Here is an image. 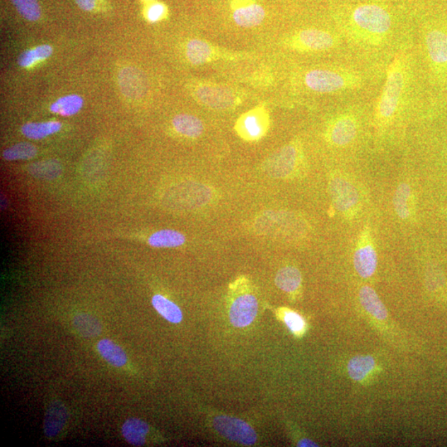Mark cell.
Segmentation results:
<instances>
[{"label":"cell","instance_id":"obj_12","mask_svg":"<svg viewBox=\"0 0 447 447\" xmlns=\"http://www.w3.org/2000/svg\"><path fill=\"white\" fill-rule=\"evenodd\" d=\"M196 96L203 105L216 110L232 108L239 102V99L231 90L214 85L199 86L196 90Z\"/></svg>","mask_w":447,"mask_h":447},{"label":"cell","instance_id":"obj_21","mask_svg":"<svg viewBox=\"0 0 447 447\" xmlns=\"http://www.w3.org/2000/svg\"><path fill=\"white\" fill-rule=\"evenodd\" d=\"M275 284L279 289L285 293H295L302 284V274L295 267H284L277 274Z\"/></svg>","mask_w":447,"mask_h":447},{"label":"cell","instance_id":"obj_38","mask_svg":"<svg viewBox=\"0 0 447 447\" xmlns=\"http://www.w3.org/2000/svg\"><path fill=\"white\" fill-rule=\"evenodd\" d=\"M298 446H318L315 442L310 441L308 439H303L301 441L298 445Z\"/></svg>","mask_w":447,"mask_h":447},{"label":"cell","instance_id":"obj_34","mask_svg":"<svg viewBox=\"0 0 447 447\" xmlns=\"http://www.w3.org/2000/svg\"><path fill=\"white\" fill-rule=\"evenodd\" d=\"M281 317L291 332L296 335H302L304 333L305 320L298 313L294 312V310L284 309L281 312Z\"/></svg>","mask_w":447,"mask_h":447},{"label":"cell","instance_id":"obj_25","mask_svg":"<svg viewBox=\"0 0 447 447\" xmlns=\"http://www.w3.org/2000/svg\"><path fill=\"white\" fill-rule=\"evenodd\" d=\"M62 128V124L57 121H47L42 123H28L22 127V133L27 138L31 139H42L54 134Z\"/></svg>","mask_w":447,"mask_h":447},{"label":"cell","instance_id":"obj_3","mask_svg":"<svg viewBox=\"0 0 447 447\" xmlns=\"http://www.w3.org/2000/svg\"><path fill=\"white\" fill-rule=\"evenodd\" d=\"M304 84L310 91L329 94L356 90L362 85V79L346 70L313 69L306 73Z\"/></svg>","mask_w":447,"mask_h":447},{"label":"cell","instance_id":"obj_4","mask_svg":"<svg viewBox=\"0 0 447 447\" xmlns=\"http://www.w3.org/2000/svg\"><path fill=\"white\" fill-rule=\"evenodd\" d=\"M269 127V112L264 105H259L243 114L237 120L235 129L242 139L247 142H255L265 137Z\"/></svg>","mask_w":447,"mask_h":447},{"label":"cell","instance_id":"obj_5","mask_svg":"<svg viewBox=\"0 0 447 447\" xmlns=\"http://www.w3.org/2000/svg\"><path fill=\"white\" fill-rule=\"evenodd\" d=\"M337 40L333 34L320 29H303L289 38L288 45L293 50L303 52H318L332 50Z\"/></svg>","mask_w":447,"mask_h":447},{"label":"cell","instance_id":"obj_14","mask_svg":"<svg viewBox=\"0 0 447 447\" xmlns=\"http://www.w3.org/2000/svg\"><path fill=\"white\" fill-rule=\"evenodd\" d=\"M426 47L432 64L437 68L447 67V33L439 29L427 33Z\"/></svg>","mask_w":447,"mask_h":447},{"label":"cell","instance_id":"obj_28","mask_svg":"<svg viewBox=\"0 0 447 447\" xmlns=\"http://www.w3.org/2000/svg\"><path fill=\"white\" fill-rule=\"evenodd\" d=\"M412 197L411 187L406 183H402L397 187L393 197V207L398 217L406 220L410 216V203Z\"/></svg>","mask_w":447,"mask_h":447},{"label":"cell","instance_id":"obj_7","mask_svg":"<svg viewBox=\"0 0 447 447\" xmlns=\"http://www.w3.org/2000/svg\"><path fill=\"white\" fill-rule=\"evenodd\" d=\"M213 425L219 434L227 439L245 446L256 443V432L244 421L232 417L218 416L214 419Z\"/></svg>","mask_w":447,"mask_h":447},{"label":"cell","instance_id":"obj_22","mask_svg":"<svg viewBox=\"0 0 447 447\" xmlns=\"http://www.w3.org/2000/svg\"><path fill=\"white\" fill-rule=\"evenodd\" d=\"M100 356L111 366L122 367L127 363V356L118 344L108 339H101L97 344Z\"/></svg>","mask_w":447,"mask_h":447},{"label":"cell","instance_id":"obj_10","mask_svg":"<svg viewBox=\"0 0 447 447\" xmlns=\"http://www.w3.org/2000/svg\"><path fill=\"white\" fill-rule=\"evenodd\" d=\"M357 245L354 255V269L362 278H371L376 273L378 257L368 231L366 230L363 232Z\"/></svg>","mask_w":447,"mask_h":447},{"label":"cell","instance_id":"obj_2","mask_svg":"<svg viewBox=\"0 0 447 447\" xmlns=\"http://www.w3.org/2000/svg\"><path fill=\"white\" fill-rule=\"evenodd\" d=\"M406 80L405 58L397 55L388 67L385 83L377 102L376 120L378 125L385 126L395 117L405 91Z\"/></svg>","mask_w":447,"mask_h":447},{"label":"cell","instance_id":"obj_19","mask_svg":"<svg viewBox=\"0 0 447 447\" xmlns=\"http://www.w3.org/2000/svg\"><path fill=\"white\" fill-rule=\"evenodd\" d=\"M359 300L364 309L369 314L378 320L387 318L388 313L385 305L383 304L376 291L371 286H364L359 291Z\"/></svg>","mask_w":447,"mask_h":447},{"label":"cell","instance_id":"obj_27","mask_svg":"<svg viewBox=\"0 0 447 447\" xmlns=\"http://www.w3.org/2000/svg\"><path fill=\"white\" fill-rule=\"evenodd\" d=\"M376 367L375 359L371 356H357L348 364L349 375L354 381H362Z\"/></svg>","mask_w":447,"mask_h":447},{"label":"cell","instance_id":"obj_39","mask_svg":"<svg viewBox=\"0 0 447 447\" xmlns=\"http://www.w3.org/2000/svg\"><path fill=\"white\" fill-rule=\"evenodd\" d=\"M142 1L145 2V3L151 4V3H153L155 1V0H142Z\"/></svg>","mask_w":447,"mask_h":447},{"label":"cell","instance_id":"obj_37","mask_svg":"<svg viewBox=\"0 0 447 447\" xmlns=\"http://www.w3.org/2000/svg\"><path fill=\"white\" fill-rule=\"evenodd\" d=\"M255 2L256 0H232L231 3V8L232 11H235V9L249 6V4Z\"/></svg>","mask_w":447,"mask_h":447},{"label":"cell","instance_id":"obj_23","mask_svg":"<svg viewBox=\"0 0 447 447\" xmlns=\"http://www.w3.org/2000/svg\"><path fill=\"white\" fill-rule=\"evenodd\" d=\"M186 242V237L177 231L162 230L149 237V244L154 248H176Z\"/></svg>","mask_w":447,"mask_h":447},{"label":"cell","instance_id":"obj_31","mask_svg":"<svg viewBox=\"0 0 447 447\" xmlns=\"http://www.w3.org/2000/svg\"><path fill=\"white\" fill-rule=\"evenodd\" d=\"M28 171L33 176L37 178L50 180L59 176L62 167L60 163L54 160H46V161L33 163L29 167Z\"/></svg>","mask_w":447,"mask_h":447},{"label":"cell","instance_id":"obj_32","mask_svg":"<svg viewBox=\"0 0 447 447\" xmlns=\"http://www.w3.org/2000/svg\"><path fill=\"white\" fill-rule=\"evenodd\" d=\"M37 149L35 146L29 143H21L12 146L3 153V157L8 161L16 160H28L36 156Z\"/></svg>","mask_w":447,"mask_h":447},{"label":"cell","instance_id":"obj_15","mask_svg":"<svg viewBox=\"0 0 447 447\" xmlns=\"http://www.w3.org/2000/svg\"><path fill=\"white\" fill-rule=\"evenodd\" d=\"M265 9L257 2L233 11V19L237 25L243 28H254L263 23Z\"/></svg>","mask_w":447,"mask_h":447},{"label":"cell","instance_id":"obj_11","mask_svg":"<svg viewBox=\"0 0 447 447\" xmlns=\"http://www.w3.org/2000/svg\"><path fill=\"white\" fill-rule=\"evenodd\" d=\"M259 310L256 296L250 293L237 295L231 305L229 317L236 327H246L254 322Z\"/></svg>","mask_w":447,"mask_h":447},{"label":"cell","instance_id":"obj_17","mask_svg":"<svg viewBox=\"0 0 447 447\" xmlns=\"http://www.w3.org/2000/svg\"><path fill=\"white\" fill-rule=\"evenodd\" d=\"M173 126L178 134L187 138L197 139L204 132L202 121L192 115L182 114L175 116Z\"/></svg>","mask_w":447,"mask_h":447},{"label":"cell","instance_id":"obj_33","mask_svg":"<svg viewBox=\"0 0 447 447\" xmlns=\"http://www.w3.org/2000/svg\"><path fill=\"white\" fill-rule=\"evenodd\" d=\"M22 17L27 21L36 22L41 17V8L37 0H12Z\"/></svg>","mask_w":447,"mask_h":447},{"label":"cell","instance_id":"obj_20","mask_svg":"<svg viewBox=\"0 0 447 447\" xmlns=\"http://www.w3.org/2000/svg\"><path fill=\"white\" fill-rule=\"evenodd\" d=\"M149 431V425L138 419H130L122 426V434L124 439L133 446L144 445Z\"/></svg>","mask_w":447,"mask_h":447},{"label":"cell","instance_id":"obj_16","mask_svg":"<svg viewBox=\"0 0 447 447\" xmlns=\"http://www.w3.org/2000/svg\"><path fill=\"white\" fill-rule=\"evenodd\" d=\"M68 414L62 402H55L48 407L45 419V432L48 437H54L60 434L64 427Z\"/></svg>","mask_w":447,"mask_h":447},{"label":"cell","instance_id":"obj_18","mask_svg":"<svg viewBox=\"0 0 447 447\" xmlns=\"http://www.w3.org/2000/svg\"><path fill=\"white\" fill-rule=\"evenodd\" d=\"M186 50L188 61L197 66L206 64L211 62L216 56L211 45L199 40L189 41Z\"/></svg>","mask_w":447,"mask_h":447},{"label":"cell","instance_id":"obj_8","mask_svg":"<svg viewBox=\"0 0 447 447\" xmlns=\"http://www.w3.org/2000/svg\"><path fill=\"white\" fill-rule=\"evenodd\" d=\"M358 132L356 116L349 113H342L330 121L325 137L330 144L335 147H344L352 143Z\"/></svg>","mask_w":447,"mask_h":447},{"label":"cell","instance_id":"obj_29","mask_svg":"<svg viewBox=\"0 0 447 447\" xmlns=\"http://www.w3.org/2000/svg\"><path fill=\"white\" fill-rule=\"evenodd\" d=\"M75 327L85 337H95L101 332V325L98 320L91 315L80 314L73 320Z\"/></svg>","mask_w":447,"mask_h":447},{"label":"cell","instance_id":"obj_24","mask_svg":"<svg viewBox=\"0 0 447 447\" xmlns=\"http://www.w3.org/2000/svg\"><path fill=\"white\" fill-rule=\"evenodd\" d=\"M155 310L169 323L178 324L182 320V313L178 306L162 295H155L152 299Z\"/></svg>","mask_w":447,"mask_h":447},{"label":"cell","instance_id":"obj_26","mask_svg":"<svg viewBox=\"0 0 447 447\" xmlns=\"http://www.w3.org/2000/svg\"><path fill=\"white\" fill-rule=\"evenodd\" d=\"M83 99L80 95L62 96L51 105L50 110L52 113L67 117V116H72L79 113L83 106Z\"/></svg>","mask_w":447,"mask_h":447},{"label":"cell","instance_id":"obj_6","mask_svg":"<svg viewBox=\"0 0 447 447\" xmlns=\"http://www.w3.org/2000/svg\"><path fill=\"white\" fill-rule=\"evenodd\" d=\"M302 160V151L299 144L293 143L285 146L275 153L266 165V170L271 176L277 178H289L294 174Z\"/></svg>","mask_w":447,"mask_h":447},{"label":"cell","instance_id":"obj_36","mask_svg":"<svg viewBox=\"0 0 447 447\" xmlns=\"http://www.w3.org/2000/svg\"><path fill=\"white\" fill-rule=\"evenodd\" d=\"M76 2L82 11L87 12L93 11L95 6V0H76Z\"/></svg>","mask_w":447,"mask_h":447},{"label":"cell","instance_id":"obj_13","mask_svg":"<svg viewBox=\"0 0 447 447\" xmlns=\"http://www.w3.org/2000/svg\"><path fill=\"white\" fill-rule=\"evenodd\" d=\"M119 84L122 93L128 98L139 100L147 92V80L143 73L133 66L124 67L119 73Z\"/></svg>","mask_w":447,"mask_h":447},{"label":"cell","instance_id":"obj_35","mask_svg":"<svg viewBox=\"0 0 447 447\" xmlns=\"http://www.w3.org/2000/svg\"><path fill=\"white\" fill-rule=\"evenodd\" d=\"M167 16L168 8L162 3H151L145 11V17L150 23L163 21Z\"/></svg>","mask_w":447,"mask_h":447},{"label":"cell","instance_id":"obj_1","mask_svg":"<svg viewBox=\"0 0 447 447\" xmlns=\"http://www.w3.org/2000/svg\"><path fill=\"white\" fill-rule=\"evenodd\" d=\"M348 23L354 36L364 42L378 45L390 34L393 18L380 4H363L352 9Z\"/></svg>","mask_w":447,"mask_h":447},{"label":"cell","instance_id":"obj_30","mask_svg":"<svg viewBox=\"0 0 447 447\" xmlns=\"http://www.w3.org/2000/svg\"><path fill=\"white\" fill-rule=\"evenodd\" d=\"M52 47L50 45H41L22 53L18 58V65L22 67H30L36 63L45 61L52 54Z\"/></svg>","mask_w":447,"mask_h":447},{"label":"cell","instance_id":"obj_9","mask_svg":"<svg viewBox=\"0 0 447 447\" xmlns=\"http://www.w3.org/2000/svg\"><path fill=\"white\" fill-rule=\"evenodd\" d=\"M330 194L335 209L344 215L357 210L359 196L354 185L343 178H335L330 182Z\"/></svg>","mask_w":447,"mask_h":447}]
</instances>
